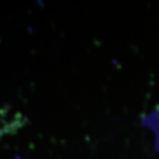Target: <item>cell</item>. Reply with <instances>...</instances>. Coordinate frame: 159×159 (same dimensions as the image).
I'll list each match as a JSON object with an SVG mask.
<instances>
[]
</instances>
